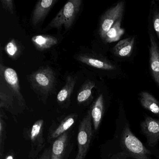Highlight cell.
I'll use <instances>...</instances> for the list:
<instances>
[{
    "label": "cell",
    "instance_id": "obj_1",
    "mask_svg": "<svg viewBox=\"0 0 159 159\" xmlns=\"http://www.w3.org/2000/svg\"><path fill=\"white\" fill-rule=\"evenodd\" d=\"M108 159H152V151L146 148L131 131L129 121L120 109L116 120V130L110 142Z\"/></svg>",
    "mask_w": 159,
    "mask_h": 159
},
{
    "label": "cell",
    "instance_id": "obj_2",
    "mask_svg": "<svg viewBox=\"0 0 159 159\" xmlns=\"http://www.w3.org/2000/svg\"><path fill=\"white\" fill-rule=\"evenodd\" d=\"M82 3L81 0H70L68 1L50 22L46 30L62 27L66 30L70 28L80 11Z\"/></svg>",
    "mask_w": 159,
    "mask_h": 159
},
{
    "label": "cell",
    "instance_id": "obj_3",
    "mask_svg": "<svg viewBox=\"0 0 159 159\" xmlns=\"http://www.w3.org/2000/svg\"><path fill=\"white\" fill-rule=\"evenodd\" d=\"M29 79L33 89L44 95L50 93L55 84V74L49 67L40 68L30 74Z\"/></svg>",
    "mask_w": 159,
    "mask_h": 159
},
{
    "label": "cell",
    "instance_id": "obj_4",
    "mask_svg": "<svg viewBox=\"0 0 159 159\" xmlns=\"http://www.w3.org/2000/svg\"><path fill=\"white\" fill-rule=\"evenodd\" d=\"M91 109L81 121L78 134V151L75 159H84L93 137Z\"/></svg>",
    "mask_w": 159,
    "mask_h": 159
},
{
    "label": "cell",
    "instance_id": "obj_5",
    "mask_svg": "<svg viewBox=\"0 0 159 159\" xmlns=\"http://www.w3.org/2000/svg\"><path fill=\"white\" fill-rule=\"evenodd\" d=\"M140 133L146 138V145L150 148H158L159 141V120L145 115L140 123Z\"/></svg>",
    "mask_w": 159,
    "mask_h": 159
},
{
    "label": "cell",
    "instance_id": "obj_6",
    "mask_svg": "<svg viewBox=\"0 0 159 159\" xmlns=\"http://www.w3.org/2000/svg\"><path fill=\"white\" fill-rule=\"evenodd\" d=\"M125 9V3L120 2L117 5L108 10L101 17L99 25V33L103 39H105L106 33L115 24L122 18Z\"/></svg>",
    "mask_w": 159,
    "mask_h": 159
},
{
    "label": "cell",
    "instance_id": "obj_7",
    "mask_svg": "<svg viewBox=\"0 0 159 159\" xmlns=\"http://www.w3.org/2000/svg\"><path fill=\"white\" fill-rule=\"evenodd\" d=\"M1 72L3 73L4 80L14 95L17 98L21 106L25 104V100L22 95L19 85V79L16 71L10 67L5 68L1 65Z\"/></svg>",
    "mask_w": 159,
    "mask_h": 159
},
{
    "label": "cell",
    "instance_id": "obj_8",
    "mask_svg": "<svg viewBox=\"0 0 159 159\" xmlns=\"http://www.w3.org/2000/svg\"><path fill=\"white\" fill-rule=\"evenodd\" d=\"M43 120L37 121L32 126L30 130V138L32 144L33 156L39 153L44 145L43 131Z\"/></svg>",
    "mask_w": 159,
    "mask_h": 159
},
{
    "label": "cell",
    "instance_id": "obj_9",
    "mask_svg": "<svg viewBox=\"0 0 159 159\" xmlns=\"http://www.w3.org/2000/svg\"><path fill=\"white\" fill-rule=\"evenodd\" d=\"M57 2V0H42L38 2L32 14V25L36 26L43 21Z\"/></svg>",
    "mask_w": 159,
    "mask_h": 159
},
{
    "label": "cell",
    "instance_id": "obj_10",
    "mask_svg": "<svg viewBox=\"0 0 159 159\" xmlns=\"http://www.w3.org/2000/svg\"><path fill=\"white\" fill-rule=\"evenodd\" d=\"M150 63L152 77L159 87V48L153 36L150 35Z\"/></svg>",
    "mask_w": 159,
    "mask_h": 159
},
{
    "label": "cell",
    "instance_id": "obj_11",
    "mask_svg": "<svg viewBox=\"0 0 159 159\" xmlns=\"http://www.w3.org/2000/svg\"><path fill=\"white\" fill-rule=\"evenodd\" d=\"M92 121L95 131L98 129L104 113V101L103 95L98 96L91 108Z\"/></svg>",
    "mask_w": 159,
    "mask_h": 159
},
{
    "label": "cell",
    "instance_id": "obj_12",
    "mask_svg": "<svg viewBox=\"0 0 159 159\" xmlns=\"http://www.w3.org/2000/svg\"><path fill=\"white\" fill-rule=\"evenodd\" d=\"M77 59L85 65L100 69L111 70L116 69L115 67L111 64L87 54L79 55L77 57Z\"/></svg>",
    "mask_w": 159,
    "mask_h": 159
},
{
    "label": "cell",
    "instance_id": "obj_13",
    "mask_svg": "<svg viewBox=\"0 0 159 159\" xmlns=\"http://www.w3.org/2000/svg\"><path fill=\"white\" fill-rule=\"evenodd\" d=\"M32 43L35 48L39 51H42L50 49L58 43L57 38L50 35H37L32 37Z\"/></svg>",
    "mask_w": 159,
    "mask_h": 159
},
{
    "label": "cell",
    "instance_id": "obj_14",
    "mask_svg": "<svg viewBox=\"0 0 159 159\" xmlns=\"http://www.w3.org/2000/svg\"><path fill=\"white\" fill-rule=\"evenodd\" d=\"M139 99L142 107L159 117V102L148 92H143L139 94Z\"/></svg>",
    "mask_w": 159,
    "mask_h": 159
},
{
    "label": "cell",
    "instance_id": "obj_15",
    "mask_svg": "<svg viewBox=\"0 0 159 159\" xmlns=\"http://www.w3.org/2000/svg\"><path fill=\"white\" fill-rule=\"evenodd\" d=\"M134 39L129 38L119 42L112 49L113 53L119 57H128L132 53Z\"/></svg>",
    "mask_w": 159,
    "mask_h": 159
},
{
    "label": "cell",
    "instance_id": "obj_16",
    "mask_svg": "<svg viewBox=\"0 0 159 159\" xmlns=\"http://www.w3.org/2000/svg\"><path fill=\"white\" fill-rule=\"evenodd\" d=\"M68 140V135L67 132L57 138L53 144L51 159H63Z\"/></svg>",
    "mask_w": 159,
    "mask_h": 159
},
{
    "label": "cell",
    "instance_id": "obj_17",
    "mask_svg": "<svg viewBox=\"0 0 159 159\" xmlns=\"http://www.w3.org/2000/svg\"><path fill=\"white\" fill-rule=\"evenodd\" d=\"M77 82V78L69 76L66 79L65 86L59 91L57 95L59 103H63L67 101L70 98Z\"/></svg>",
    "mask_w": 159,
    "mask_h": 159
},
{
    "label": "cell",
    "instance_id": "obj_18",
    "mask_svg": "<svg viewBox=\"0 0 159 159\" xmlns=\"http://www.w3.org/2000/svg\"><path fill=\"white\" fill-rule=\"evenodd\" d=\"M121 18L117 20L110 29L106 33L104 40L107 43H111L117 41L123 35L125 30L121 28Z\"/></svg>",
    "mask_w": 159,
    "mask_h": 159
},
{
    "label": "cell",
    "instance_id": "obj_19",
    "mask_svg": "<svg viewBox=\"0 0 159 159\" xmlns=\"http://www.w3.org/2000/svg\"><path fill=\"white\" fill-rule=\"evenodd\" d=\"M76 118L74 115H70L66 118L51 133L50 136V139L59 137L60 135L66 133L74 124Z\"/></svg>",
    "mask_w": 159,
    "mask_h": 159
},
{
    "label": "cell",
    "instance_id": "obj_20",
    "mask_svg": "<svg viewBox=\"0 0 159 159\" xmlns=\"http://www.w3.org/2000/svg\"><path fill=\"white\" fill-rule=\"evenodd\" d=\"M95 86V84L91 80H87L84 84L77 95V101L79 103L86 102L92 95V91Z\"/></svg>",
    "mask_w": 159,
    "mask_h": 159
},
{
    "label": "cell",
    "instance_id": "obj_21",
    "mask_svg": "<svg viewBox=\"0 0 159 159\" xmlns=\"http://www.w3.org/2000/svg\"><path fill=\"white\" fill-rule=\"evenodd\" d=\"M20 50L19 45L15 39L9 42L5 47L6 53L13 59H15L19 56Z\"/></svg>",
    "mask_w": 159,
    "mask_h": 159
},
{
    "label": "cell",
    "instance_id": "obj_22",
    "mask_svg": "<svg viewBox=\"0 0 159 159\" xmlns=\"http://www.w3.org/2000/svg\"><path fill=\"white\" fill-rule=\"evenodd\" d=\"M0 99L1 107L9 108L10 106L12 105L13 101L12 96L9 94L3 92L2 90L0 92Z\"/></svg>",
    "mask_w": 159,
    "mask_h": 159
},
{
    "label": "cell",
    "instance_id": "obj_23",
    "mask_svg": "<svg viewBox=\"0 0 159 159\" xmlns=\"http://www.w3.org/2000/svg\"><path fill=\"white\" fill-rule=\"evenodd\" d=\"M1 2L3 9L11 13H13L14 4L12 0H1Z\"/></svg>",
    "mask_w": 159,
    "mask_h": 159
},
{
    "label": "cell",
    "instance_id": "obj_24",
    "mask_svg": "<svg viewBox=\"0 0 159 159\" xmlns=\"http://www.w3.org/2000/svg\"><path fill=\"white\" fill-rule=\"evenodd\" d=\"M153 25L154 30L159 39V13H154L153 17Z\"/></svg>",
    "mask_w": 159,
    "mask_h": 159
},
{
    "label": "cell",
    "instance_id": "obj_25",
    "mask_svg": "<svg viewBox=\"0 0 159 159\" xmlns=\"http://www.w3.org/2000/svg\"><path fill=\"white\" fill-rule=\"evenodd\" d=\"M52 155V150L50 148L45 150L41 155L39 159H51Z\"/></svg>",
    "mask_w": 159,
    "mask_h": 159
},
{
    "label": "cell",
    "instance_id": "obj_26",
    "mask_svg": "<svg viewBox=\"0 0 159 159\" xmlns=\"http://www.w3.org/2000/svg\"><path fill=\"white\" fill-rule=\"evenodd\" d=\"M5 159H14L13 156L11 155H8L6 157Z\"/></svg>",
    "mask_w": 159,
    "mask_h": 159
}]
</instances>
